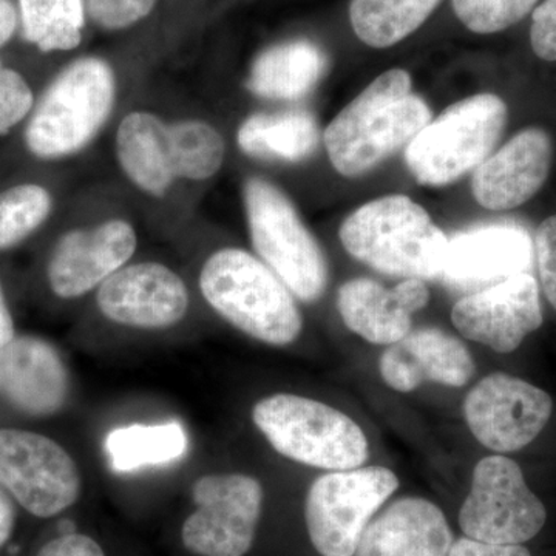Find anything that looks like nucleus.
<instances>
[{"label": "nucleus", "mask_w": 556, "mask_h": 556, "mask_svg": "<svg viewBox=\"0 0 556 556\" xmlns=\"http://www.w3.org/2000/svg\"><path fill=\"white\" fill-rule=\"evenodd\" d=\"M430 121L427 102L413 93L409 73L388 70L325 129L329 163L343 177H361L407 148Z\"/></svg>", "instance_id": "obj_1"}, {"label": "nucleus", "mask_w": 556, "mask_h": 556, "mask_svg": "<svg viewBox=\"0 0 556 556\" xmlns=\"http://www.w3.org/2000/svg\"><path fill=\"white\" fill-rule=\"evenodd\" d=\"M115 153L131 185L160 199L175 182L214 178L225 164L226 141L207 121L169 123L155 113L137 110L121 121Z\"/></svg>", "instance_id": "obj_2"}, {"label": "nucleus", "mask_w": 556, "mask_h": 556, "mask_svg": "<svg viewBox=\"0 0 556 556\" xmlns=\"http://www.w3.org/2000/svg\"><path fill=\"white\" fill-rule=\"evenodd\" d=\"M200 291L228 324L274 346H287L303 328L294 294L273 269L251 252L223 248L208 255L200 273Z\"/></svg>", "instance_id": "obj_3"}, {"label": "nucleus", "mask_w": 556, "mask_h": 556, "mask_svg": "<svg viewBox=\"0 0 556 556\" xmlns=\"http://www.w3.org/2000/svg\"><path fill=\"white\" fill-rule=\"evenodd\" d=\"M351 257L386 276L441 278L448 239L426 208L405 195L368 201L339 229Z\"/></svg>", "instance_id": "obj_4"}, {"label": "nucleus", "mask_w": 556, "mask_h": 556, "mask_svg": "<svg viewBox=\"0 0 556 556\" xmlns=\"http://www.w3.org/2000/svg\"><path fill=\"white\" fill-rule=\"evenodd\" d=\"M115 70L98 56H84L62 70L25 129V144L40 160L76 155L98 137L116 102Z\"/></svg>", "instance_id": "obj_5"}, {"label": "nucleus", "mask_w": 556, "mask_h": 556, "mask_svg": "<svg viewBox=\"0 0 556 556\" xmlns=\"http://www.w3.org/2000/svg\"><path fill=\"white\" fill-rule=\"evenodd\" d=\"M252 420L277 453L295 463L342 471L367 460L368 441L362 428L324 402L274 394L255 404Z\"/></svg>", "instance_id": "obj_6"}, {"label": "nucleus", "mask_w": 556, "mask_h": 556, "mask_svg": "<svg viewBox=\"0 0 556 556\" xmlns=\"http://www.w3.org/2000/svg\"><path fill=\"white\" fill-rule=\"evenodd\" d=\"M507 121V104L497 94L466 98L445 109L413 138L405 148V164L420 185H452L492 155Z\"/></svg>", "instance_id": "obj_7"}, {"label": "nucleus", "mask_w": 556, "mask_h": 556, "mask_svg": "<svg viewBox=\"0 0 556 556\" xmlns=\"http://www.w3.org/2000/svg\"><path fill=\"white\" fill-rule=\"evenodd\" d=\"M249 236L260 260L294 298L313 303L327 291L324 252L291 199L273 182L251 177L243 185Z\"/></svg>", "instance_id": "obj_8"}, {"label": "nucleus", "mask_w": 556, "mask_h": 556, "mask_svg": "<svg viewBox=\"0 0 556 556\" xmlns=\"http://www.w3.org/2000/svg\"><path fill=\"white\" fill-rule=\"evenodd\" d=\"M399 479L386 467L331 471L311 485L305 521L321 556H354L376 511L396 492Z\"/></svg>", "instance_id": "obj_9"}, {"label": "nucleus", "mask_w": 556, "mask_h": 556, "mask_svg": "<svg viewBox=\"0 0 556 556\" xmlns=\"http://www.w3.org/2000/svg\"><path fill=\"white\" fill-rule=\"evenodd\" d=\"M547 511L506 456H489L475 467L471 489L459 511L467 538L490 544H525L546 525Z\"/></svg>", "instance_id": "obj_10"}, {"label": "nucleus", "mask_w": 556, "mask_h": 556, "mask_svg": "<svg viewBox=\"0 0 556 556\" xmlns=\"http://www.w3.org/2000/svg\"><path fill=\"white\" fill-rule=\"evenodd\" d=\"M258 479L240 473L204 475L193 482L195 511L181 540L197 556H244L254 544L263 508Z\"/></svg>", "instance_id": "obj_11"}, {"label": "nucleus", "mask_w": 556, "mask_h": 556, "mask_svg": "<svg viewBox=\"0 0 556 556\" xmlns=\"http://www.w3.org/2000/svg\"><path fill=\"white\" fill-rule=\"evenodd\" d=\"M0 484L28 514L51 518L79 500L83 479L75 459L53 439L0 428Z\"/></svg>", "instance_id": "obj_12"}, {"label": "nucleus", "mask_w": 556, "mask_h": 556, "mask_svg": "<svg viewBox=\"0 0 556 556\" xmlns=\"http://www.w3.org/2000/svg\"><path fill=\"white\" fill-rule=\"evenodd\" d=\"M552 412L554 402L546 391L504 372L486 376L464 402L471 433L497 453L518 452L535 441Z\"/></svg>", "instance_id": "obj_13"}, {"label": "nucleus", "mask_w": 556, "mask_h": 556, "mask_svg": "<svg viewBox=\"0 0 556 556\" xmlns=\"http://www.w3.org/2000/svg\"><path fill=\"white\" fill-rule=\"evenodd\" d=\"M540 287L529 273L517 274L457 300L452 321L464 338L501 354L514 353L543 325Z\"/></svg>", "instance_id": "obj_14"}, {"label": "nucleus", "mask_w": 556, "mask_h": 556, "mask_svg": "<svg viewBox=\"0 0 556 556\" xmlns=\"http://www.w3.org/2000/svg\"><path fill=\"white\" fill-rule=\"evenodd\" d=\"M185 280L163 263L126 265L98 288L102 316L116 325L137 329H167L189 311Z\"/></svg>", "instance_id": "obj_15"}, {"label": "nucleus", "mask_w": 556, "mask_h": 556, "mask_svg": "<svg viewBox=\"0 0 556 556\" xmlns=\"http://www.w3.org/2000/svg\"><path fill=\"white\" fill-rule=\"evenodd\" d=\"M137 247V230L126 219L68 230L51 252L47 268L51 291L64 300L89 294L129 265Z\"/></svg>", "instance_id": "obj_16"}, {"label": "nucleus", "mask_w": 556, "mask_h": 556, "mask_svg": "<svg viewBox=\"0 0 556 556\" xmlns=\"http://www.w3.org/2000/svg\"><path fill=\"white\" fill-rule=\"evenodd\" d=\"M554 163V141L530 126L508 139L473 172L471 192L489 211H514L543 189Z\"/></svg>", "instance_id": "obj_17"}, {"label": "nucleus", "mask_w": 556, "mask_h": 556, "mask_svg": "<svg viewBox=\"0 0 556 556\" xmlns=\"http://www.w3.org/2000/svg\"><path fill=\"white\" fill-rule=\"evenodd\" d=\"M64 358L47 340L21 336L0 348V397L30 416H50L67 402Z\"/></svg>", "instance_id": "obj_18"}, {"label": "nucleus", "mask_w": 556, "mask_h": 556, "mask_svg": "<svg viewBox=\"0 0 556 556\" xmlns=\"http://www.w3.org/2000/svg\"><path fill=\"white\" fill-rule=\"evenodd\" d=\"M430 302L419 278L387 289L371 278H353L340 287L338 309L343 324L375 345H393L412 331L413 314Z\"/></svg>", "instance_id": "obj_19"}, {"label": "nucleus", "mask_w": 556, "mask_h": 556, "mask_svg": "<svg viewBox=\"0 0 556 556\" xmlns=\"http://www.w3.org/2000/svg\"><path fill=\"white\" fill-rule=\"evenodd\" d=\"M379 369L388 387L409 393L427 382L464 387L473 378L475 362L455 336L438 328H420L388 346Z\"/></svg>", "instance_id": "obj_20"}, {"label": "nucleus", "mask_w": 556, "mask_h": 556, "mask_svg": "<svg viewBox=\"0 0 556 556\" xmlns=\"http://www.w3.org/2000/svg\"><path fill=\"white\" fill-rule=\"evenodd\" d=\"M532 241L514 226H485L448 240L441 278L463 288L495 285L527 273Z\"/></svg>", "instance_id": "obj_21"}, {"label": "nucleus", "mask_w": 556, "mask_h": 556, "mask_svg": "<svg viewBox=\"0 0 556 556\" xmlns=\"http://www.w3.org/2000/svg\"><path fill=\"white\" fill-rule=\"evenodd\" d=\"M453 533L441 508L402 497L369 521L354 556H448Z\"/></svg>", "instance_id": "obj_22"}, {"label": "nucleus", "mask_w": 556, "mask_h": 556, "mask_svg": "<svg viewBox=\"0 0 556 556\" xmlns=\"http://www.w3.org/2000/svg\"><path fill=\"white\" fill-rule=\"evenodd\" d=\"M327 68L328 54L314 40H285L255 58L249 70L247 89L265 100H302L316 89Z\"/></svg>", "instance_id": "obj_23"}, {"label": "nucleus", "mask_w": 556, "mask_h": 556, "mask_svg": "<svg viewBox=\"0 0 556 556\" xmlns=\"http://www.w3.org/2000/svg\"><path fill=\"white\" fill-rule=\"evenodd\" d=\"M317 121L305 110L252 113L237 130V144L251 159L300 163L318 148Z\"/></svg>", "instance_id": "obj_24"}, {"label": "nucleus", "mask_w": 556, "mask_h": 556, "mask_svg": "<svg viewBox=\"0 0 556 556\" xmlns=\"http://www.w3.org/2000/svg\"><path fill=\"white\" fill-rule=\"evenodd\" d=\"M188 434L179 422L134 424L110 431L105 439L110 466L116 473L142 467L166 466L188 452Z\"/></svg>", "instance_id": "obj_25"}, {"label": "nucleus", "mask_w": 556, "mask_h": 556, "mask_svg": "<svg viewBox=\"0 0 556 556\" xmlns=\"http://www.w3.org/2000/svg\"><path fill=\"white\" fill-rule=\"evenodd\" d=\"M441 0H351V27L372 49L396 46L433 14Z\"/></svg>", "instance_id": "obj_26"}, {"label": "nucleus", "mask_w": 556, "mask_h": 556, "mask_svg": "<svg viewBox=\"0 0 556 556\" xmlns=\"http://www.w3.org/2000/svg\"><path fill=\"white\" fill-rule=\"evenodd\" d=\"M22 36L42 53L75 50L83 40L86 0H17Z\"/></svg>", "instance_id": "obj_27"}, {"label": "nucleus", "mask_w": 556, "mask_h": 556, "mask_svg": "<svg viewBox=\"0 0 556 556\" xmlns=\"http://www.w3.org/2000/svg\"><path fill=\"white\" fill-rule=\"evenodd\" d=\"M53 211L50 190L40 185H17L0 192V251L28 239Z\"/></svg>", "instance_id": "obj_28"}, {"label": "nucleus", "mask_w": 556, "mask_h": 556, "mask_svg": "<svg viewBox=\"0 0 556 556\" xmlns=\"http://www.w3.org/2000/svg\"><path fill=\"white\" fill-rule=\"evenodd\" d=\"M540 0H452L464 27L477 35H493L514 27L535 10Z\"/></svg>", "instance_id": "obj_29"}, {"label": "nucleus", "mask_w": 556, "mask_h": 556, "mask_svg": "<svg viewBox=\"0 0 556 556\" xmlns=\"http://www.w3.org/2000/svg\"><path fill=\"white\" fill-rule=\"evenodd\" d=\"M33 108L35 97L27 80L0 61V135L28 118Z\"/></svg>", "instance_id": "obj_30"}, {"label": "nucleus", "mask_w": 556, "mask_h": 556, "mask_svg": "<svg viewBox=\"0 0 556 556\" xmlns=\"http://www.w3.org/2000/svg\"><path fill=\"white\" fill-rule=\"evenodd\" d=\"M156 0H86L87 17L102 30H126L148 17Z\"/></svg>", "instance_id": "obj_31"}, {"label": "nucleus", "mask_w": 556, "mask_h": 556, "mask_svg": "<svg viewBox=\"0 0 556 556\" xmlns=\"http://www.w3.org/2000/svg\"><path fill=\"white\" fill-rule=\"evenodd\" d=\"M535 255L541 287L556 311V215H551L538 226Z\"/></svg>", "instance_id": "obj_32"}, {"label": "nucleus", "mask_w": 556, "mask_h": 556, "mask_svg": "<svg viewBox=\"0 0 556 556\" xmlns=\"http://www.w3.org/2000/svg\"><path fill=\"white\" fill-rule=\"evenodd\" d=\"M530 46L541 61L556 62V0H544L533 10Z\"/></svg>", "instance_id": "obj_33"}, {"label": "nucleus", "mask_w": 556, "mask_h": 556, "mask_svg": "<svg viewBox=\"0 0 556 556\" xmlns=\"http://www.w3.org/2000/svg\"><path fill=\"white\" fill-rule=\"evenodd\" d=\"M36 556H105L93 538L72 532L54 538Z\"/></svg>", "instance_id": "obj_34"}, {"label": "nucleus", "mask_w": 556, "mask_h": 556, "mask_svg": "<svg viewBox=\"0 0 556 556\" xmlns=\"http://www.w3.org/2000/svg\"><path fill=\"white\" fill-rule=\"evenodd\" d=\"M448 556H532L522 544H490L471 538L453 543Z\"/></svg>", "instance_id": "obj_35"}, {"label": "nucleus", "mask_w": 556, "mask_h": 556, "mask_svg": "<svg viewBox=\"0 0 556 556\" xmlns=\"http://www.w3.org/2000/svg\"><path fill=\"white\" fill-rule=\"evenodd\" d=\"M14 521H16V508H14L13 496L5 486L0 484V548L5 546L13 535Z\"/></svg>", "instance_id": "obj_36"}, {"label": "nucleus", "mask_w": 556, "mask_h": 556, "mask_svg": "<svg viewBox=\"0 0 556 556\" xmlns=\"http://www.w3.org/2000/svg\"><path fill=\"white\" fill-rule=\"evenodd\" d=\"M20 25V11L11 0H0V49L5 46Z\"/></svg>", "instance_id": "obj_37"}, {"label": "nucleus", "mask_w": 556, "mask_h": 556, "mask_svg": "<svg viewBox=\"0 0 556 556\" xmlns=\"http://www.w3.org/2000/svg\"><path fill=\"white\" fill-rule=\"evenodd\" d=\"M14 338H16V329H14L13 316L0 283V348L9 345Z\"/></svg>", "instance_id": "obj_38"}]
</instances>
